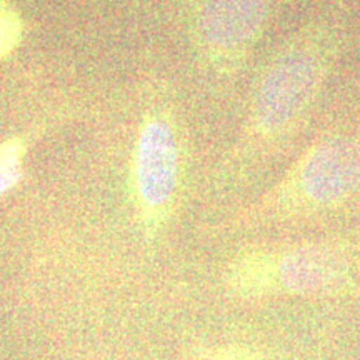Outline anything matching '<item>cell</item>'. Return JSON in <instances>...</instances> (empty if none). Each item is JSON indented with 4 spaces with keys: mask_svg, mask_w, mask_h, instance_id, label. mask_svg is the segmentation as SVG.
I'll use <instances>...</instances> for the list:
<instances>
[{
    "mask_svg": "<svg viewBox=\"0 0 360 360\" xmlns=\"http://www.w3.org/2000/svg\"><path fill=\"white\" fill-rule=\"evenodd\" d=\"M25 147L20 141L0 142V195L19 182Z\"/></svg>",
    "mask_w": 360,
    "mask_h": 360,
    "instance_id": "8992f818",
    "label": "cell"
},
{
    "mask_svg": "<svg viewBox=\"0 0 360 360\" xmlns=\"http://www.w3.org/2000/svg\"><path fill=\"white\" fill-rule=\"evenodd\" d=\"M182 147L174 117L164 110L147 114L134 155V191L148 237L169 222L180 191Z\"/></svg>",
    "mask_w": 360,
    "mask_h": 360,
    "instance_id": "277c9868",
    "label": "cell"
},
{
    "mask_svg": "<svg viewBox=\"0 0 360 360\" xmlns=\"http://www.w3.org/2000/svg\"><path fill=\"white\" fill-rule=\"evenodd\" d=\"M205 360H264L252 350L244 347H222L214 350Z\"/></svg>",
    "mask_w": 360,
    "mask_h": 360,
    "instance_id": "ba28073f",
    "label": "cell"
},
{
    "mask_svg": "<svg viewBox=\"0 0 360 360\" xmlns=\"http://www.w3.org/2000/svg\"><path fill=\"white\" fill-rule=\"evenodd\" d=\"M269 0H200L192 13V37L219 74L244 69L267 29Z\"/></svg>",
    "mask_w": 360,
    "mask_h": 360,
    "instance_id": "5b68a950",
    "label": "cell"
},
{
    "mask_svg": "<svg viewBox=\"0 0 360 360\" xmlns=\"http://www.w3.org/2000/svg\"><path fill=\"white\" fill-rule=\"evenodd\" d=\"M24 25L20 15L11 4L0 0V58L7 57L20 44Z\"/></svg>",
    "mask_w": 360,
    "mask_h": 360,
    "instance_id": "52a82bcc",
    "label": "cell"
},
{
    "mask_svg": "<svg viewBox=\"0 0 360 360\" xmlns=\"http://www.w3.org/2000/svg\"><path fill=\"white\" fill-rule=\"evenodd\" d=\"M225 283L244 300L269 297H334L360 290V244L317 240L252 245L227 265Z\"/></svg>",
    "mask_w": 360,
    "mask_h": 360,
    "instance_id": "7a4b0ae2",
    "label": "cell"
},
{
    "mask_svg": "<svg viewBox=\"0 0 360 360\" xmlns=\"http://www.w3.org/2000/svg\"><path fill=\"white\" fill-rule=\"evenodd\" d=\"M345 34L330 19L310 20L269 57L252 85L245 119L222 167L227 186H242L307 122L344 51Z\"/></svg>",
    "mask_w": 360,
    "mask_h": 360,
    "instance_id": "6da1fadb",
    "label": "cell"
},
{
    "mask_svg": "<svg viewBox=\"0 0 360 360\" xmlns=\"http://www.w3.org/2000/svg\"><path fill=\"white\" fill-rule=\"evenodd\" d=\"M360 192V141L328 132L305 148L290 169L254 202V222H287L344 207Z\"/></svg>",
    "mask_w": 360,
    "mask_h": 360,
    "instance_id": "3957f363",
    "label": "cell"
}]
</instances>
